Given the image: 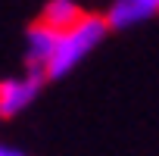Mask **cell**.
I'll list each match as a JSON object with an SVG mask.
<instances>
[{
  "instance_id": "cell-5",
  "label": "cell",
  "mask_w": 159,
  "mask_h": 156,
  "mask_svg": "<svg viewBox=\"0 0 159 156\" xmlns=\"http://www.w3.org/2000/svg\"><path fill=\"white\" fill-rule=\"evenodd\" d=\"M81 16L84 13H81V7H78V0H47L41 22L47 28H53V31H66V28H72Z\"/></svg>"
},
{
  "instance_id": "cell-1",
  "label": "cell",
  "mask_w": 159,
  "mask_h": 156,
  "mask_svg": "<svg viewBox=\"0 0 159 156\" xmlns=\"http://www.w3.org/2000/svg\"><path fill=\"white\" fill-rule=\"evenodd\" d=\"M106 34H109L106 19L103 16H94V13H84L72 28L56 31V47H53V56L47 62L44 78H53V81H56V78H66L69 72H75L103 44Z\"/></svg>"
},
{
  "instance_id": "cell-4",
  "label": "cell",
  "mask_w": 159,
  "mask_h": 156,
  "mask_svg": "<svg viewBox=\"0 0 159 156\" xmlns=\"http://www.w3.org/2000/svg\"><path fill=\"white\" fill-rule=\"evenodd\" d=\"M53 47H56V31L47 28L44 22H34L25 34V66L31 72H47V62L53 56Z\"/></svg>"
},
{
  "instance_id": "cell-2",
  "label": "cell",
  "mask_w": 159,
  "mask_h": 156,
  "mask_svg": "<svg viewBox=\"0 0 159 156\" xmlns=\"http://www.w3.org/2000/svg\"><path fill=\"white\" fill-rule=\"evenodd\" d=\"M41 88H44V75L31 72V69H25L22 75L3 78V81H0V119L22 116L41 97Z\"/></svg>"
},
{
  "instance_id": "cell-6",
  "label": "cell",
  "mask_w": 159,
  "mask_h": 156,
  "mask_svg": "<svg viewBox=\"0 0 159 156\" xmlns=\"http://www.w3.org/2000/svg\"><path fill=\"white\" fill-rule=\"evenodd\" d=\"M0 156H28V153H22L19 147H10V144H0Z\"/></svg>"
},
{
  "instance_id": "cell-3",
  "label": "cell",
  "mask_w": 159,
  "mask_h": 156,
  "mask_svg": "<svg viewBox=\"0 0 159 156\" xmlns=\"http://www.w3.org/2000/svg\"><path fill=\"white\" fill-rule=\"evenodd\" d=\"M153 16H159V0H112L109 10L103 13L109 31L134 28V25L153 19Z\"/></svg>"
}]
</instances>
